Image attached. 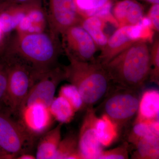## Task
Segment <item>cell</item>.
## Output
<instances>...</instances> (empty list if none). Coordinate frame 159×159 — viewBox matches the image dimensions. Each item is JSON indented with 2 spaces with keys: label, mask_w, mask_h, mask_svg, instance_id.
Here are the masks:
<instances>
[{
  "label": "cell",
  "mask_w": 159,
  "mask_h": 159,
  "mask_svg": "<svg viewBox=\"0 0 159 159\" xmlns=\"http://www.w3.org/2000/svg\"><path fill=\"white\" fill-rule=\"evenodd\" d=\"M58 96L67 100L75 112L84 107V103L80 93L77 88L71 84L61 86Z\"/></svg>",
  "instance_id": "603a6c76"
},
{
  "label": "cell",
  "mask_w": 159,
  "mask_h": 159,
  "mask_svg": "<svg viewBox=\"0 0 159 159\" xmlns=\"http://www.w3.org/2000/svg\"><path fill=\"white\" fill-rule=\"evenodd\" d=\"M131 157L136 159H159V136H150L140 139Z\"/></svg>",
  "instance_id": "ffe728a7"
},
{
  "label": "cell",
  "mask_w": 159,
  "mask_h": 159,
  "mask_svg": "<svg viewBox=\"0 0 159 159\" xmlns=\"http://www.w3.org/2000/svg\"><path fill=\"white\" fill-rule=\"evenodd\" d=\"M45 16L50 32L59 37L71 26L80 25L82 16L77 10L74 0H47Z\"/></svg>",
  "instance_id": "ba28073f"
},
{
  "label": "cell",
  "mask_w": 159,
  "mask_h": 159,
  "mask_svg": "<svg viewBox=\"0 0 159 159\" xmlns=\"http://www.w3.org/2000/svg\"><path fill=\"white\" fill-rule=\"evenodd\" d=\"M1 59L6 65L8 77L7 90L3 100L10 114H19L30 89L39 77L15 56L2 54Z\"/></svg>",
  "instance_id": "277c9868"
},
{
  "label": "cell",
  "mask_w": 159,
  "mask_h": 159,
  "mask_svg": "<svg viewBox=\"0 0 159 159\" xmlns=\"http://www.w3.org/2000/svg\"><path fill=\"white\" fill-rule=\"evenodd\" d=\"M104 22L96 17H82L80 25L90 35L98 49L103 48L107 43L108 37L104 31Z\"/></svg>",
  "instance_id": "ac0fdd59"
},
{
  "label": "cell",
  "mask_w": 159,
  "mask_h": 159,
  "mask_svg": "<svg viewBox=\"0 0 159 159\" xmlns=\"http://www.w3.org/2000/svg\"><path fill=\"white\" fill-rule=\"evenodd\" d=\"M114 0H74L80 14L85 11L98 9Z\"/></svg>",
  "instance_id": "484cf974"
},
{
  "label": "cell",
  "mask_w": 159,
  "mask_h": 159,
  "mask_svg": "<svg viewBox=\"0 0 159 159\" xmlns=\"http://www.w3.org/2000/svg\"><path fill=\"white\" fill-rule=\"evenodd\" d=\"M102 103L103 114L121 128L138 113L139 96L138 90L115 85L111 88Z\"/></svg>",
  "instance_id": "8992f818"
},
{
  "label": "cell",
  "mask_w": 159,
  "mask_h": 159,
  "mask_svg": "<svg viewBox=\"0 0 159 159\" xmlns=\"http://www.w3.org/2000/svg\"><path fill=\"white\" fill-rule=\"evenodd\" d=\"M5 8H6V7L3 6V5H2V4L0 3V11H1V10H2V9H5Z\"/></svg>",
  "instance_id": "836d02e7"
},
{
  "label": "cell",
  "mask_w": 159,
  "mask_h": 159,
  "mask_svg": "<svg viewBox=\"0 0 159 159\" xmlns=\"http://www.w3.org/2000/svg\"><path fill=\"white\" fill-rule=\"evenodd\" d=\"M62 47L67 56L84 61L96 60L97 45L89 33L80 25H74L61 35Z\"/></svg>",
  "instance_id": "9c48e42d"
},
{
  "label": "cell",
  "mask_w": 159,
  "mask_h": 159,
  "mask_svg": "<svg viewBox=\"0 0 159 159\" xmlns=\"http://www.w3.org/2000/svg\"><path fill=\"white\" fill-rule=\"evenodd\" d=\"M62 123L43 135L38 145L35 157L37 159H54L61 139Z\"/></svg>",
  "instance_id": "5bb4252c"
},
{
  "label": "cell",
  "mask_w": 159,
  "mask_h": 159,
  "mask_svg": "<svg viewBox=\"0 0 159 159\" xmlns=\"http://www.w3.org/2000/svg\"><path fill=\"white\" fill-rule=\"evenodd\" d=\"M5 34H3L2 31L1 30V28H0V47L2 45V42L3 39V37H4Z\"/></svg>",
  "instance_id": "d6a6232c"
},
{
  "label": "cell",
  "mask_w": 159,
  "mask_h": 159,
  "mask_svg": "<svg viewBox=\"0 0 159 159\" xmlns=\"http://www.w3.org/2000/svg\"><path fill=\"white\" fill-rule=\"evenodd\" d=\"M0 3L5 6L42 7V0H0Z\"/></svg>",
  "instance_id": "4316f807"
},
{
  "label": "cell",
  "mask_w": 159,
  "mask_h": 159,
  "mask_svg": "<svg viewBox=\"0 0 159 159\" xmlns=\"http://www.w3.org/2000/svg\"><path fill=\"white\" fill-rule=\"evenodd\" d=\"M147 17L150 19L154 31H159V4L152 5L148 11Z\"/></svg>",
  "instance_id": "f1b7e54d"
},
{
  "label": "cell",
  "mask_w": 159,
  "mask_h": 159,
  "mask_svg": "<svg viewBox=\"0 0 159 159\" xmlns=\"http://www.w3.org/2000/svg\"><path fill=\"white\" fill-rule=\"evenodd\" d=\"M62 45L52 33L17 30L3 54L15 56L29 66L39 77L58 65Z\"/></svg>",
  "instance_id": "6da1fadb"
},
{
  "label": "cell",
  "mask_w": 159,
  "mask_h": 159,
  "mask_svg": "<svg viewBox=\"0 0 159 159\" xmlns=\"http://www.w3.org/2000/svg\"><path fill=\"white\" fill-rule=\"evenodd\" d=\"M104 66L115 85L139 90L150 76L151 67L148 43H135Z\"/></svg>",
  "instance_id": "7a4b0ae2"
},
{
  "label": "cell",
  "mask_w": 159,
  "mask_h": 159,
  "mask_svg": "<svg viewBox=\"0 0 159 159\" xmlns=\"http://www.w3.org/2000/svg\"><path fill=\"white\" fill-rule=\"evenodd\" d=\"M150 47L151 70L149 79L151 82L159 83V39L157 37L152 43Z\"/></svg>",
  "instance_id": "cb8c5ba5"
},
{
  "label": "cell",
  "mask_w": 159,
  "mask_h": 159,
  "mask_svg": "<svg viewBox=\"0 0 159 159\" xmlns=\"http://www.w3.org/2000/svg\"><path fill=\"white\" fill-rule=\"evenodd\" d=\"M0 159H8V157L6 153L0 149Z\"/></svg>",
  "instance_id": "1f68e13d"
},
{
  "label": "cell",
  "mask_w": 159,
  "mask_h": 159,
  "mask_svg": "<svg viewBox=\"0 0 159 159\" xmlns=\"http://www.w3.org/2000/svg\"><path fill=\"white\" fill-rule=\"evenodd\" d=\"M20 121L34 138L49 130L54 120L48 107L39 103L24 107L20 110Z\"/></svg>",
  "instance_id": "7c38bea8"
},
{
  "label": "cell",
  "mask_w": 159,
  "mask_h": 159,
  "mask_svg": "<svg viewBox=\"0 0 159 159\" xmlns=\"http://www.w3.org/2000/svg\"><path fill=\"white\" fill-rule=\"evenodd\" d=\"M159 92L150 89L143 93L139 100L137 119L153 120L159 119Z\"/></svg>",
  "instance_id": "9a60e30c"
},
{
  "label": "cell",
  "mask_w": 159,
  "mask_h": 159,
  "mask_svg": "<svg viewBox=\"0 0 159 159\" xmlns=\"http://www.w3.org/2000/svg\"><path fill=\"white\" fill-rule=\"evenodd\" d=\"M129 158L127 143L110 150L102 151L98 159H127Z\"/></svg>",
  "instance_id": "d4e9b609"
},
{
  "label": "cell",
  "mask_w": 159,
  "mask_h": 159,
  "mask_svg": "<svg viewBox=\"0 0 159 159\" xmlns=\"http://www.w3.org/2000/svg\"><path fill=\"white\" fill-rule=\"evenodd\" d=\"M49 109L54 120L63 124L70 122L76 113L67 100L59 96L54 97Z\"/></svg>",
  "instance_id": "44dd1931"
},
{
  "label": "cell",
  "mask_w": 159,
  "mask_h": 159,
  "mask_svg": "<svg viewBox=\"0 0 159 159\" xmlns=\"http://www.w3.org/2000/svg\"><path fill=\"white\" fill-rule=\"evenodd\" d=\"M16 159H36L35 156L32 155L31 154L28 153V152H25L21 154L20 155L16 158Z\"/></svg>",
  "instance_id": "f546056e"
},
{
  "label": "cell",
  "mask_w": 159,
  "mask_h": 159,
  "mask_svg": "<svg viewBox=\"0 0 159 159\" xmlns=\"http://www.w3.org/2000/svg\"><path fill=\"white\" fill-rule=\"evenodd\" d=\"M159 136V119L141 120L136 119L128 136L129 142L134 145L145 137Z\"/></svg>",
  "instance_id": "d6986e66"
},
{
  "label": "cell",
  "mask_w": 159,
  "mask_h": 159,
  "mask_svg": "<svg viewBox=\"0 0 159 159\" xmlns=\"http://www.w3.org/2000/svg\"><path fill=\"white\" fill-rule=\"evenodd\" d=\"M96 128L98 140L102 147L109 146L119 137V126L105 114L97 118Z\"/></svg>",
  "instance_id": "e0dca14e"
},
{
  "label": "cell",
  "mask_w": 159,
  "mask_h": 159,
  "mask_svg": "<svg viewBox=\"0 0 159 159\" xmlns=\"http://www.w3.org/2000/svg\"><path fill=\"white\" fill-rule=\"evenodd\" d=\"M70 63L63 66L66 80L75 86L83 100L84 107H93L106 96L111 81L104 66L97 60L84 61L67 56Z\"/></svg>",
  "instance_id": "3957f363"
},
{
  "label": "cell",
  "mask_w": 159,
  "mask_h": 159,
  "mask_svg": "<svg viewBox=\"0 0 159 159\" xmlns=\"http://www.w3.org/2000/svg\"><path fill=\"white\" fill-rule=\"evenodd\" d=\"M150 19L145 16L136 25L121 26L108 38L107 43L96 60L105 66L111 60L135 43L153 42L154 33Z\"/></svg>",
  "instance_id": "5b68a950"
},
{
  "label": "cell",
  "mask_w": 159,
  "mask_h": 159,
  "mask_svg": "<svg viewBox=\"0 0 159 159\" xmlns=\"http://www.w3.org/2000/svg\"><path fill=\"white\" fill-rule=\"evenodd\" d=\"M80 159L78 149V137L69 134L60 142L54 159Z\"/></svg>",
  "instance_id": "7402d4cb"
},
{
  "label": "cell",
  "mask_w": 159,
  "mask_h": 159,
  "mask_svg": "<svg viewBox=\"0 0 159 159\" xmlns=\"http://www.w3.org/2000/svg\"><path fill=\"white\" fill-rule=\"evenodd\" d=\"M64 80H66V77L63 67L58 65L47 71L33 84L20 109L34 103L49 107L54 99L57 86Z\"/></svg>",
  "instance_id": "30bf717a"
},
{
  "label": "cell",
  "mask_w": 159,
  "mask_h": 159,
  "mask_svg": "<svg viewBox=\"0 0 159 159\" xmlns=\"http://www.w3.org/2000/svg\"><path fill=\"white\" fill-rule=\"evenodd\" d=\"M97 118L93 107L87 108L78 137V149L81 159H98L103 151L96 132Z\"/></svg>",
  "instance_id": "8fae6325"
},
{
  "label": "cell",
  "mask_w": 159,
  "mask_h": 159,
  "mask_svg": "<svg viewBox=\"0 0 159 159\" xmlns=\"http://www.w3.org/2000/svg\"><path fill=\"white\" fill-rule=\"evenodd\" d=\"M8 77L6 65L0 60V101L3 100L7 90Z\"/></svg>",
  "instance_id": "83f0119b"
},
{
  "label": "cell",
  "mask_w": 159,
  "mask_h": 159,
  "mask_svg": "<svg viewBox=\"0 0 159 159\" xmlns=\"http://www.w3.org/2000/svg\"><path fill=\"white\" fill-rule=\"evenodd\" d=\"M35 8V7H34ZM31 7H8L0 11V28L4 34L17 29Z\"/></svg>",
  "instance_id": "2e32d148"
},
{
  "label": "cell",
  "mask_w": 159,
  "mask_h": 159,
  "mask_svg": "<svg viewBox=\"0 0 159 159\" xmlns=\"http://www.w3.org/2000/svg\"><path fill=\"white\" fill-rule=\"evenodd\" d=\"M34 138L20 120L12 119L8 113L0 111V149L9 159H16L27 152Z\"/></svg>",
  "instance_id": "52a82bcc"
},
{
  "label": "cell",
  "mask_w": 159,
  "mask_h": 159,
  "mask_svg": "<svg viewBox=\"0 0 159 159\" xmlns=\"http://www.w3.org/2000/svg\"><path fill=\"white\" fill-rule=\"evenodd\" d=\"M112 13L119 27L136 25L145 16L143 6L136 0H120L113 5Z\"/></svg>",
  "instance_id": "4fadbf2b"
},
{
  "label": "cell",
  "mask_w": 159,
  "mask_h": 159,
  "mask_svg": "<svg viewBox=\"0 0 159 159\" xmlns=\"http://www.w3.org/2000/svg\"><path fill=\"white\" fill-rule=\"evenodd\" d=\"M137 1V0H136ZM139 1H144L148 3L153 5V4H159V0H139Z\"/></svg>",
  "instance_id": "4dcf8cb0"
}]
</instances>
